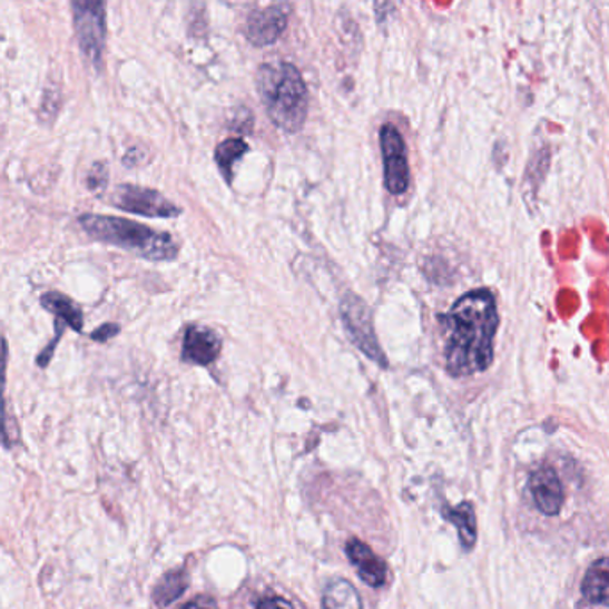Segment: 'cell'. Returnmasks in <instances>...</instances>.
Wrapping results in <instances>:
<instances>
[{"label":"cell","mask_w":609,"mask_h":609,"mask_svg":"<svg viewBox=\"0 0 609 609\" xmlns=\"http://www.w3.org/2000/svg\"><path fill=\"white\" fill-rule=\"evenodd\" d=\"M581 591L591 605L609 608V558H600L591 564L582 579Z\"/></svg>","instance_id":"cell-12"},{"label":"cell","mask_w":609,"mask_h":609,"mask_svg":"<svg viewBox=\"0 0 609 609\" xmlns=\"http://www.w3.org/2000/svg\"><path fill=\"white\" fill-rule=\"evenodd\" d=\"M141 158H144V150L135 147V149L129 150V153L124 156V165H126V167H136V165H140V163L144 161Z\"/></svg>","instance_id":"cell-22"},{"label":"cell","mask_w":609,"mask_h":609,"mask_svg":"<svg viewBox=\"0 0 609 609\" xmlns=\"http://www.w3.org/2000/svg\"><path fill=\"white\" fill-rule=\"evenodd\" d=\"M289 6L272 4L248 14L245 37L256 47L276 43L288 26Z\"/></svg>","instance_id":"cell-8"},{"label":"cell","mask_w":609,"mask_h":609,"mask_svg":"<svg viewBox=\"0 0 609 609\" xmlns=\"http://www.w3.org/2000/svg\"><path fill=\"white\" fill-rule=\"evenodd\" d=\"M118 333H120V327H118L117 324H105L100 325L99 330L91 333V340L105 343L108 342V340L114 338V336H117Z\"/></svg>","instance_id":"cell-19"},{"label":"cell","mask_w":609,"mask_h":609,"mask_svg":"<svg viewBox=\"0 0 609 609\" xmlns=\"http://www.w3.org/2000/svg\"><path fill=\"white\" fill-rule=\"evenodd\" d=\"M73 26L82 55L96 68L102 67L106 41L105 2H72Z\"/></svg>","instance_id":"cell-5"},{"label":"cell","mask_w":609,"mask_h":609,"mask_svg":"<svg viewBox=\"0 0 609 609\" xmlns=\"http://www.w3.org/2000/svg\"><path fill=\"white\" fill-rule=\"evenodd\" d=\"M529 490L538 510L547 517H556L564 504V490L560 475L552 466L534 470L529 479Z\"/></svg>","instance_id":"cell-9"},{"label":"cell","mask_w":609,"mask_h":609,"mask_svg":"<svg viewBox=\"0 0 609 609\" xmlns=\"http://www.w3.org/2000/svg\"><path fill=\"white\" fill-rule=\"evenodd\" d=\"M222 343L215 331L203 325H190L183 340V360L194 365H209L220 354Z\"/></svg>","instance_id":"cell-10"},{"label":"cell","mask_w":609,"mask_h":609,"mask_svg":"<svg viewBox=\"0 0 609 609\" xmlns=\"http://www.w3.org/2000/svg\"><path fill=\"white\" fill-rule=\"evenodd\" d=\"M256 609H295L294 606L289 605L288 600L283 599V597H267V599H262L256 605Z\"/></svg>","instance_id":"cell-20"},{"label":"cell","mask_w":609,"mask_h":609,"mask_svg":"<svg viewBox=\"0 0 609 609\" xmlns=\"http://www.w3.org/2000/svg\"><path fill=\"white\" fill-rule=\"evenodd\" d=\"M322 608L363 609L362 597L357 593L353 582H348L347 579H334L325 588Z\"/></svg>","instance_id":"cell-14"},{"label":"cell","mask_w":609,"mask_h":609,"mask_svg":"<svg viewBox=\"0 0 609 609\" xmlns=\"http://www.w3.org/2000/svg\"><path fill=\"white\" fill-rule=\"evenodd\" d=\"M106 185H108V167L105 163H96L86 176V186L94 194H102L106 190Z\"/></svg>","instance_id":"cell-18"},{"label":"cell","mask_w":609,"mask_h":609,"mask_svg":"<svg viewBox=\"0 0 609 609\" xmlns=\"http://www.w3.org/2000/svg\"><path fill=\"white\" fill-rule=\"evenodd\" d=\"M111 203L122 212L144 215V217L170 218L181 215V209L177 208L176 204H171L167 197H163L159 191L141 188V186H118Z\"/></svg>","instance_id":"cell-7"},{"label":"cell","mask_w":609,"mask_h":609,"mask_svg":"<svg viewBox=\"0 0 609 609\" xmlns=\"http://www.w3.org/2000/svg\"><path fill=\"white\" fill-rule=\"evenodd\" d=\"M381 153L384 163V185L392 195H402L410 186L406 144L397 127L386 124L381 129Z\"/></svg>","instance_id":"cell-6"},{"label":"cell","mask_w":609,"mask_h":609,"mask_svg":"<svg viewBox=\"0 0 609 609\" xmlns=\"http://www.w3.org/2000/svg\"><path fill=\"white\" fill-rule=\"evenodd\" d=\"M445 334V366L452 377H466L484 372L495 354V297L490 289H474L461 295L451 312L442 316Z\"/></svg>","instance_id":"cell-1"},{"label":"cell","mask_w":609,"mask_h":609,"mask_svg":"<svg viewBox=\"0 0 609 609\" xmlns=\"http://www.w3.org/2000/svg\"><path fill=\"white\" fill-rule=\"evenodd\" d=\"M79 224L97 242L115 245L153 262L174 259L179 251L176 239L167 233H156L150 227L127 218L81 215Z\"/></svg>","instance_id":"cell-3"},{"label":"cell","mask_w":609,"mask_h":609,"mask_svg":"<svg viewBox=\"0 0 609 609\" xmlns=\"http://www.w3.org/2000/svg\"><path fill=\"white\" fill-rule=\"evenodd\" d=\"M248 145L245 144L242 138H229V140L222 141L215 150V161H217L218 168L226 177V181H233V168L236 163L244 158V154L247 153Z\"/></svg>","instance_id":"cell-16"},{"label":"cell","mask_w":609,"mask_h":609,"mask_svg":"<svg viewBox=\"0 0 609 609\" xmlns=\"http://www.w3.org/2000/svg\"><path fill=\"white\" fill-rule=\"evenodd\" d=\"M183 609H206V608H203V606L197 605V602H191V605L185 606V608Z\"/></svg>","instance_id":"cell-23"},{"label":"cell","mask_w":609,"mask_h":609,"mask_svg":"<svg viewBox=\"0 0 609 609\" xmlns=\"http://www.w3.org/2000/svg\"><path fill=\"white\" fill-rule=\"evenodd\" d=\"M56 330H58V333H56V338L52 340V343H50L49 347L43 351V353L38 356V365L40 366H47L49 365L50 357H52V354H55L56 345H58L59 336H61V333H63V325L56 324Z\"/></svg>","instance_id":"cell-21"},{"label":"cell","mask_w":609,"mask_h":609,"mask_svg":"<svg viewBox=\"0 0 609 609\" xmlns=\"http://www.w3.org/2000/svg\"><path fill=\"white\" fill-rule=\"evenodd\" d=\"M41 306L46 307L47 312L55 313L61 321L67 322L73 331L81 333L82 313L72 298L58 294V292H49V294L41 297Z\"/></svg>","instance_id":"cell-15"},{"label":"cell","mask_w":609,"mask_h":609,"mask_svg":"<svg viewBox=\"0 0 609 609\" xmlns=\"http://www.w3.org/2000/svg\"><path fill=\"white\" fill-rule=\"evenodd\" d=\"M340 315H342L343 325H345L354 345L369 360L377 363L381 369H386L389 360H386V354L383 353L377 334H375L374 318H372L369 304L360 295L348 292L343 295L342 303H340Z\"/></svg>","instance_id":"cell-4"},{"label":"cell","mask_w":609,"mask_h":609,"mask_svg":"<svg viewBox=\"0 0 609 609\" xmlns=\"http://www.w3.org/2000/svg\"><path fill=\"white\" fill-rule=\"evenodd\" d=\"M257 94L272 122L286 132H298L307 118V88L297 67L271 61L257 70Z\"/></svg>","instance_id":"cell-2"},{"label":"cell","mask_w":609,"mask_h":609,"mask_svg":"<svg viewBox=\"0 0 609 609\" xmlns=\"http://www.w3.org/2000/svg\"><path fill=\"white\" fill-rule=\"evenodd\" d=\"M186 588H188V581H186L185 572L179 570V572L167 573L154 590V600L161 608H167L168 605H171L174 600L179 599L185 593Z\"/></svg>","instance_id":"cell-17"},{"label":"cell","mask_w":609,"mask_h":609,"mask_svg":"<svg viewBox=\"0 0 609 609\" xmlns=\"http://www.w3.org/2000/svg\"><path fill=\"white\" fill-rule=\"evenodd\" d=\"M345 552H347L348 560L356 567L357 573H360V578L363 579L365 585L372 588L383 587L386 582V576H389V567L381 560L380 556L372 551L371 547L354 538L345 547Z\"/></svg>","instance_id":"cell-11"},{"label":"cell","mask_w":609,"mask_h":609,"mask_svg":"<svg viewBox=\"0 0 609 609\" xmlns=\"http://www.w3.org/2000/svg\"><path fill=\"white\" fill-rule=\"evenodd\" d=\"M443 517L458 529L461 547L465 551H472L478 543V520H475L474 505L470 502H461L456 508H445Z\"/></svg>","instance_id":"cell-13"}]
</instances>
